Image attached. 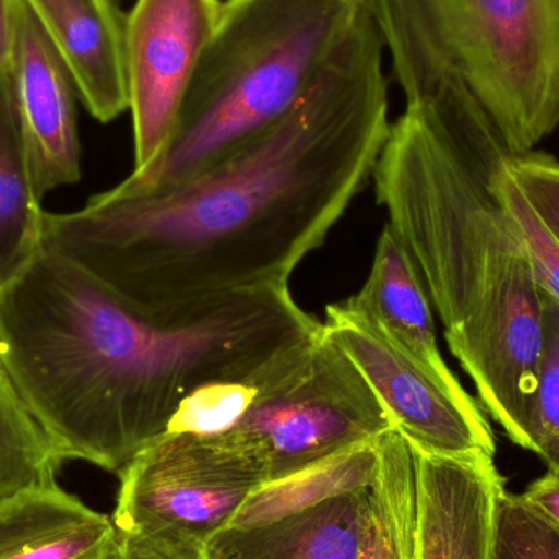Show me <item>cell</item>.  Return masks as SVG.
Returning a JSON list of instances; mask_svg holds the SVG:
<instances>
[{
    "label": "cell",
    "instance_id": "ac0fdd59",
    "mask_svg": "<svg viewBox=\"0 0 559 559\" xmlns=\"http://www.w3.org/2000/svg\"><path fill=\"white\" fill-rule=\"evenodd\" d=\"M377 442L355 447L292 478L262 486L242 504L228 527L264 524L344 492L370 489L380 466Z\"/></svg>",
    "mask_w": 559,
    "mask_h": 559
},
{
    "label": "cell",
    "instance_id": "603a6c76",
    "mask_svg": "<svg viewBox=\"0 0 559 559\" xmlns=\"http://www.w3.org/2000/svg\"><path fill=\"white\" fill-rule=\"evenodd\" d=\"M508 169L538 222L559 246V160L532 151L512 156Z\"/></svg>",
    "mask_w": 559,
    "mask_h": 559
},
{
    "label": "cell",
    "instance_id": "e0dca14e",
    "mask_svg": "<svg viewBox=\"0 0 559 559\" xmlns=\"http://www.w3.org/2000/svg\"><path fill=\"white\" fill-rule=\"evenodd\" d=\"M377 481L370 488L367 524L358 559H416V460L396 432L378 439Z\"/></svg>",
    "mask_w": 559,
    "mask_h": 559
},
{
    "label": "cell",
    "instance_id": "30bf717a",
    "mask_svg": "<svg viewBox=\"0 0 559 559\" xmlns=\"http://www.w3.org/2000/svg\"><path fill=\"white\" fill-rule=\"evenodd\" d=\"M10 85L39 195L81 179L74 78L58 46L19 0Z\"/></svg>",
    "mask_w": 559,
    "mask_h": 559
},
{
    "label": "cell",
    "instance_id": "8fae6325",
    "mask_svg": "<svg viewBox=\"0 0 559 559\" xmlns=\"http://www.w3.org/2000/svg\"><path fill=\"white\" fill-rule=\"evenodd\" d=\"M413 452L416 559H492L496 504L506 488L495 456Z\"/></svg>",
    "mask_w": 559,
    "mask_h": 559
},
{
    "label": "cell",
    "instance_id": "2e32d148",
    "mask_svg": "<svg viewBox=\"0 0 559 559\" xmlns=\"http://www.w3.org/2000/svg\"><path fill=\"white\" fill-rule=\"evenodd\" d=\"M20 131L9 71L0 74V293L43 249L46 212Z\"/></svg>",
    "mask_w": 559,
    "mask_h": 559
},
{
    "label": "cell",
    "instance_id": "d4e9b609",
    "mask_svg": "<svg viewBox=\"0 0 559 559\" xmlns=\"http://www.w3.org/2000/svg\"><path fill=\"white\" fill-rule=\"evenodd\" d=\"M108 559H189L156 542L134 535L118 534L117 547Z\"/></svg>",
    "mask_w": 559,
    "mask_h": 559
},
{
    "label": "cell",
    "instance_id": "52a82bcc",
    "mask_svg": "<svg viewBox=\"0 0 559 559\" xmlns=\"http://www.w3.org/2000/svg\"><path fill=\"white\" fill-rule=\"evenodd\" d=\"M120 478L118 534L156 542L189 559L231 524L262 486L264 473L215 436L167 432L144 449Z\"/></svg>",
    "mask_w": 559,
    "mask_h": 559
},
{
    "label": "cell",
    "instance_id": "3957f363",
    "mask_svg": "<svg viewBox=\"0 0 559 559\" xmlns=\"http://www.w3.org/2000/svg\"><path fill=\"white\" fill-rule=\"evenodd\" d=\"M514 154L463 85L406 100L374 192L417 265L486 413L521 445L537 384L544 292L499 177Z\"/></svg>",
    "mask_w": 559,
    "mask_h": 559
},
{
    "label": "cell",
    "instance_id": "ba28073f",
    "mask_svg": "<svg viewBox=\"0 0 559 559\" xmlns=\"http://www.w3.org/2000/svg\"><path fill=\"white\" fill-rule=\"evenodd\" d=\"M322 325L364 374L411 449L442 456L496 455L491 426L460 381L427 370L344 301L325 308Z\"/></svg>",
    "mask_w": 559,
    "mask_h": 559
},
{
    "label": "cell",
    "instance_id": "277c9868",
    "mask_svg": "<svg viewBox=\"0 0 559 559\" xmlns=\"http://www.w3.org/2000/svg\"><path fill=\"white\" fill-rule=\"evenodd\" d=\"M367 10V0H223L166 150L120 186H179L277 123Z\"/></svg>",
    "mask_w": 559,
    "mask_h": 559
},
{
    "label": "cell",
    "instance_id": "8992f818",
    "mask_svg": "<svg viewBox=\"0 0 559 559\" xmlns=\"http://www.w3.org/2000/svg\"><path fill=\"white\" fill-rule=\"evenodd\" d=\"M390 430L370 384L322 325L265 371L229 429L210 436L248 456L271 485Z\"/></svg>",
    "mask_w": 559,
    "mask_h": 559
},
{
    "label": "cell",
    "instance_id": "cb8c5ba5",
    "mask_svg": "<svg viewBox=\"0 0 559 559\" xmlns=\"http://www.w3.org/2000/svg\"><path fill=\"white\" fill-rule=\"evenodd\" d=\"M522 496L559 527V469H548L544 476L531 483Z\"/></svg>",
    "mask_w": 559,
    "mask_h": 559
},
{
    "label": "cell",
    "instance_id": "4316f807",
    "mask_svg": "<svg viewBox=\"0 0 559 559\" xmlns=\"http://www.w3.org/2000/svg\"><path fill=\"white\" fill-rule=\"evenodd\" d=\"M115 2L121 3V2H123V0H115Z\"/></svg>",
    "mask_w": 559,
    "mask_h": 559
},
{
    "label": "cell",
    "instance_id": "9a60e30c",
    "mask_svg": "<svg viewBox=\"0 0 559 559\" xmlns=\"http://www.w3.org/2000/svg\"><path fill=\"white\" fill-rule=\"evenodd\" d=\"M117 542L114 519L58 485L0 504V559H108Z\"/></svg>",
    "mask_w": 559,
    "mask_h": 559
},
{
    "label": "cell",
    "instance_id": "484cf974",
    "mask_svg": "<svg viewBox=\"0 0 559 559\" xmlns=\"http://www.w3.org/2000/svg\"><path fill=\"white\" fill-rule=\"evenodd\" d=\"M19 0H0V74L9 71L16 35Z\"/></svg>",
    "mask_w": 559,
    "mask_h": 559
},
{
    "label": "cell",
    "instance_id": "9c48e42d",
    "mask_svg": "<svg viewBox=\"0 0 559 559\" xmlns=\"http://www.w3.org/2000/svg\"><path fill=\"white\" fill-rule=\"evenodd\" d=\"M223 0H136L127 13L128 111L134 170L166 150Z\"/></svg>",
    "mask_w": 559,
    "mask_h": 559
},
{
    "label": "cell",
    "instance_id": "6da1fadb",
    "mask_svg": "<svg viewBox=\"0 0 559 559\" xmlns=\"http://www.w3.org/2000/svg\"><path fill=\"white\" fill-rule=\"evenodd\" d=\"M384 52L367 10L277 123L179 186L118 183L46 213L43 246L143 309L288 285L373 176L391 127Z\"/></svg>",
    "mask_w": 559,
    "mask_h": 559
},
{
    "label": "cell",
    "instance_id": "7402d4cb",
    "mask_svg": "<svg viewBox=\"0 0 559 559\" xmlns=\"http://www.w3.org/2000/svg\"><path fill=\"white\" fill-rule=\"evenodd\" d=\"M508 166L499 177V190H501L509 212L512 213L519 228L524 233L532 264H534L535 277H537L542 292L551 296L559 305V246L548 235L544 225L538 222L534 210L531 209L527 200L519 190L518 183L509 174Z\"/></svg>",
    "mask_w": 559,
    "mask_h": 559
},
{
    "label": "cell",
    "instance_id": "d6986e66",
    "mask_svg": "<svg viewBox=\"0 0 559 559\" xmlns=\"http://www.w3.org/2000/svg\"><path fill=\"white\" fill-rule=\"evenodd\" d=\"M64 462L0 361V504L23 492L58 485L56 476Z\"/></svg>",
    "mask_w": 559,
    "mask_h": 559
},
{
    "label": "cell",
    "instance_id": "4fadbf2b",
    "mask_svg": "<svg viewBox=\"0 0 559 559\" xmlns=\"http://www.w3.org/2000/svg\"><path fill=\"white\" fill-rule=\"evenodd\" d=\"M370 489L344 492L251 527H226L202 559H358Z\"/></svg>",
    "mask_w": 559,
    "mask_h": 559
},
{
    "label": "cell",
    "instance_id": "5bb4252c",
    "mask_svg": "<svg viewBox=\"0 0 559 559\" xmlns=\"http://www.w3.org/2000/svg\"><path fill=\"white\" fill-rule=\"evenodd\" d=\"M344 302L427 370L443 380L459 381L440 354L423 277L390 225L378 239L367 282Z\"/></svg>",
    "mask_w": 559,
    "mask_h": 559
},
{
    "label": "cell",
    "instance_id": "7a4b0ae2",
    "mask_svg": "<svg viewBox=\"0 0 559 559\" xmlns=\"http://www.w3.org/2000/svg\"><path fill=\"white\" fill-rule=\"evenodd\" d=\"M288 285L143 309L43 246L0 293V361L66 460L120 475L215 384L255 383L321 331Z\"/></svg>",
    "mask_w": 559,
    "mask_h": 559
},
{
    "label": "cell",
    "instance_id": "7c38bea8",
    "mask_svg": "<svg viewBox=\"0 0 559 559\" xmlns=\"http://www.w3.org/2000/svg\"><path fill=\"white\" fill-rule=\"evenodd\" d=\"M58 46L88 114L128 111L127 12L115 0H23Z\"/></svg>",
    "mask_w": 559,
    "mask_h": 559
},
{
    "label": "cell",
    "instance_id": "5b68a950",
    "mask_svg": "<svg viewBox=\"0 0 559 559\" xmlns=\"http://www.w3.org/2000/svg\"><path fill=\"white\" fill-rule=\"evenodd\" d=\"M404 98L460 84L514 156L559 127V0H367Z\"/></svg>",
    "mask_w": 559,
    "mask_h": 559
},
{
    "label": "cell",
    "instance_id": "ffe728a7",
    "mask_svg": "<svg viewBox=\"0 0 559 559\" xmlns=\"http://www.w3.org/2000/svg\"><path fill=\"white\" fill-rule=\"evenodd\" d=\"M522 449L559 469V305L544 293V338L537 384L528 401Z\"/></svg>",
    "mask_w": 559,
    "mask_h": 559
},
{
    "label": "cell",
    "instance_id": "44dd1931",
    "mask_svg": "<svg viewBox=\"0 0 559 559\" xmlns=\"http://www.w3.org/2000/svg\"><path fill=\"white\" fill-rule=\"evenodd\" d=\"M492 559H559V527L504 488L496 504Z\"/></svg>",
    "mask_w": 559,
    "mask_h": 559
}]
</instances>
